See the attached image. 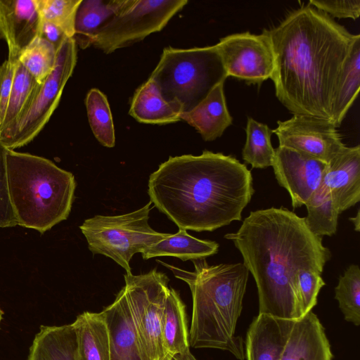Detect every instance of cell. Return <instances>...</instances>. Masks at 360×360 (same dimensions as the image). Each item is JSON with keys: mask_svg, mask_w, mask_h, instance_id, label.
I'll return each instance as SVG.
<instances>
[{"mask_svg": "<svg viewBox=\"0 0 360 360\" xmlns=\"http://www.w3.org/2000/svg\"><path fill=\"white\" fill-rule=\"evenodd\" d=\"M325 285L321 274L310 270L300 269L296 276V286L299 304L302 316L317 303V296Z\"/></svg>", "mask_w": 360, "mask_h": 360, "instance_id": "cell-34", "label": "cell"}, {"mask_svg": "<svg viewBox=\"0 0 360 360\" xmlns=\"http://www.w3.org/2000/svg\"><path fill=\"white\" fill-rule=\"evenodd\" d=\"M309 4L338 18L356 20L360 15V0H311Z\"/></svg>", "mask_w": 360, "mask_h": 360, "instance_id": "cell-36", "label": "cell"}, {"mask_svg": "<svg viewBox=\"0 0 360 360\" xmlns=\"http://www.w3.org/2000/svg\"><path fill=\"white\" fill-rule=\"evenodd\" d=\"M245 132L246 141L242 150L243 160L253 168L272 167L275 157V149L271 141L272 130L266 124L249 117Z\"/></svg>", "mask_w": 360, "mask_h": 360, "instance_id": "cell-29", "label": "cell"}, {"mask_svg": "<svg viewBox=\"0 0 360 360\" xmlns=\"http://www.w3.org/2000/svg\"><path fill=\"white\" fill-rule=\"evenodd\" d=\"M219 245L212 240H201L179 229L174 234L152 245L141 255L144 259L155 257H174L183 261L205 259L217 253Z\"/></svg>", "mask_w": 360, "mask_h": 360, "instance_id": "cell-24", "label": "cell"}, {"mask_svg": "<svg viewBox=\"0 0 360 360\" xmlns=\"http://www.w3.org/2000/svg\"><path fill=\"white\" fill-rule=\"evenodd\" d=\"M148 193L179 229L200 232L240 221L255 189L245 164L205 150L200 155L169 157L150 175Z\"/></svg>", "mask_w": 360, "mask_h": 360, "instance_id": "cell-3", "label": "cell"}, {"mask_svg": "<svg viewBox=\"0 0 360 360\" xmlns=\"http://www.w3.org/2000/svg\"><path fill=\"white\" fill-rule=\"evenodd\" d=\"M335 298L347 321L360 325V269L351 264L340 276L335 288Z\"/></svg>", "mask_w": 360, "mask_h": 360, "instance_id": "cell-32", "label": "cell"}, {"mask_svg": "<svg viewBox=\"0 0 360 360\" xmlns=\"http://www.w3.org/2000/svg\"><path fill=\"white\" fill-rule=\"evenodd\" d=\"M77 44L66 38L57 51L55 68L44 82L39 85L25 114L14 128L0 140L14 150L30 143L42 130L56 109L65 85L77 63Z\"/></svg>", "mask_w": 360, "mask_h": 360, "instance_id": "cell-10", "label": "cell"}, {"mask_svg": "<svg viewBox=\"0 0 360 360\" xmlns=\"http://www.w3.org/2000/svg\"><path fill=\"white\" fill-rule=\"evenodd\" d=\"M293 321L259 314L247 331V360H280Z\"/></svg>", "mask_w": 360, "mask_h": 360, "instance_id": "cell-17", "label": "cell"}, {"mask_svg": "<svg viewBox=\"0 0 360 360\" xmlns=\"http://www.w3.org/2000/svg\"><path fill=\"white\" fill-rule=\"evenodd\" d=\"M39 85L32 75L17 60L11 92L0 126V139L11 131L25 114Z\"/></svg>", "mask_w": 360, "mask_h": 360, "instance_id": "cell-26", "label": "cell"}, {"mask_svg": "<svg viewBox=\"0 0 360 360\" xmlns=\"http://www.w3.org/2000/svg\"><path fill=\"white\" fill-rule=\"evenodd\" d=\"M8 150L0 140V228L18 225L8 191L6 169Z\"/></svg>", "mask_w": 360, "mask_h": 360, "instance_id": "cell-35", "label": "cell"}, {"mask_svg": "<svg viewBox=\"0 0 360 360\" xmlns=\"http://www.w3.org/2000/svg\"><path fill=\"white\" fill-rule=\"evenodd\" d=\"M106 322L110 360H143L133 320L122 289L101 311Z\"/></svg>", "mask_w": 360, "mask_h": 360, "instance_id": "cell-18", "label": "cell"}, {"mask_svg": "<svg viewBox=\"0 0 360 360\" xmlns=\"http://www.w3.org/2000/svg\"><path fill=\"white\" fill-rule=\"evenodd\" d=\"M191 261L193 271L157 260L190 288L193 302L190 347L228 351L244 360L243 340L236 335V329L243 309L248 270L242 262L210 265L205 259Z\"/></svg>", "mask_w": 360, "mask_h": 360, "instance_id": "cell-4", "label": "cell"}, {"mask_svg": "<svg viewBox=\"0 0 360 360\" xmlns=\"http://www.w3.org/2000/svg\"><path fill=\"white\" fill-rule=\"evenodd\" d=\"M227 78L216 45L191 49H164L150 79L168 101L178 103L182 112L203 101Z\"/></svg>", "mask_w": 360, "mask_h": 360, "instance_id": "cell-6", "label": "cell"}, {"mask_svg": "<svg viewBox=\"0 0 360 360\" xmlns=\"http://www.w3.org/2000/svg\"><path fill=\"white\" fill-rule=\"evenodd\" d=\"M227 77H234L248 84H259L271 77L274 57L265 30L260 34L236 33L215 44Z\"/></svg>", "mask_w": 360, "mask_h": 360, "instance_id": "cell-11", "label": "cell"}, {"mask_svg": "<svg viewBox=\"0 0 360 360\" xmlns=\"http://www.w3.org/2000/svg\"><path fill=\"white\" fill-rule=\"evenodd\" d=\"M161 338L165 360L190 349L186 306L174 288H169L166 297Z\"/></svg>", "mask_w": 360, "mask_h": 360, "instance_id": "cell-21", "label": "cell"}, {"mask_svg": "<svg viewBox=\"0 0 360 360\" xmlns=\"http://www.w3.org/2000/svg\"><path fill=\"white\" fill-rule=\"evenodd\" d=\"M85 105L91 131L103 146L112 148L115 144V128L108 99L98 89L87 94Z\"/></svg>", "mask_w": 360, "mask_h": 360, "instance_id": "cell-30", "label": "cell"}, {"mask_svg": "<svg viewBox=\"0 0 360 360\" xmlns=\"http://www.w3.org/2000/svg\"><path fill=\"white\" fill-rule=\"evenodd\" d=\"M37 0H0V39L6 41L8 59L18 60L21 51L39 36Z\"/></svg>", "mask_w": 360, "mask_h": 360, "instance_id": "cell-14", "label": "cell"}, {"mask_svg": "<svg viewBox=\"0 0 360 360\" xmlns=\"http://www.w3.org/2000/svg\"><path fill=\"white\" fill-rule=\"evenodd\" d=\"M181 112L180 105L167 101L149 78L136 90L129 109V115L138 122L150 124L178 122Z\"/></svg>", "mask_w": 360, "mask_h": 360, "instance_id": "cell-20", "label": "cell"}, {"mask_svg": "<svg viewBox=\"0 0 360 360\" xmlns=\"http://www.w3.org/2000/svg\"><path fill=\"white\" fill-rule=\"evenodd\" d=\"M124 291L143 360H165L161 326L169 290L167 276L156 268L138 276L124 275Z\"/></svg>", "mask_w": 360, "mask_h": 360, "instance_id": "cell-8", "label": "cell"}, {"mask_svg": "<svg viewBox=\"0 0 360 360\" xmlns=\"http://www.w3.org/2000/svg\"><path fill=\"white\" fill-rule=\"evenodd\" d=\"M11 202L18 226L44 233L68 219L75 199L74 175L52 161L8 150Z\"/></svg>", "mask_w": 360, "mask_h": 360, "instance_id": "cell-5", "label": "cell"}, {"mask_svg": "<svg viewBox=\"0 0 360 360\" xmlns=\"http://www.w3.org/2000/svg\"><path fill=\"white\" fill-rule=\"evenodd\" d=\"M272 130L279 146L294 149L328 163L346 146L337 127L330 121L311 116L293 115L285 121H278Z\"/></svg>", "mask_w": 360, "mask_h": 360, "instance_id": "cell-12", "label": "cell"}, {"mask_svg": "<svg viewBox=\"0 0 360 360\" xmlns=\"http://www.w3.org/2000/svg\"><path fill=\"white\" fill-rule=\"evenodd\" d=\"M78 360H110L108 331L102 312L85 311L72 323Z\"/></svg>", "mask_w": 360, "mask_h": 360, "instance_id": "cell-22", "label": "cell"}, {"mask_svg": "<svg viewBox=\"0 0 360 360\" xmlns=\"http://www.w3.org/2000/svg\"><path fill=\"white\" fill-rule=\"evenodd\" d=\"M360 86V35L355 39L345 62L334 101L332 122L338 128L358 96Z\"/></svg>", "mask_w": 360, "mask_h": 360, "instance_id": "cell-27", "label": "cell"}, {"mask_svg": "<svg viewBox=\"0 0 360 360\" xmlns=\"http://www.w3.org/2000/svg\"><path fill=\"white\" fill-rule=\"evenodd\" d=\"M82 0H37L40 21L51 23L73 38L79 6Z\"/></svg>", "mask_w": 360, "mask_h": 360, "instance_id": "cell-33", "label": "cell"}, {"mask_svg": "<svg viewBox=\"0 0 360 360\" xmlns=\"http://www.w3.org/2000/svg\"><path fill=\"white\" fill-rule=\"evenodd\" d=\"M264 30L274 53L271 79L279 101L292 115L332 122L338 83L358 34L309 4Z\"/></svg>", "mask_w": 360, "mask_h": 360, "instance_id": "cell-1", "label": "cell"}, {"mask_svg": "<svg viewBox=\"0 0 360 360\" xmlns=\"http://www.w3.org/2000/svg\"><path fill=\"white\" fill-rule=\"evenodd\" d=\"M186 0H126L124 6L94 34L91 46L105 53L140 41L162 30Z\"/></svg>", "mask_w": 360, "mask_h": 360, "instance_id": "cell-9", "label": "cell"}, {"mask_svg": "<svg viewBox=\"0 0 360 360\" xmlns=\"http://www.w3.org/2000/svg\"><path fill=\"white\" fill-rule=\"evenodd\" d=\"M330 345L324 328L309 311L294 320L280 360H332Z\"/></svg>", "mask_w": 360, "mask_h": 360, "instance_id": "cell-16", "label": "cell"}, {"mask_svg": "<svg viewBox=\"0 0 360 360\" xmlns=\"http://www.w3.org/2000/svg\"><path fill=\"white\" fill-rule=\"evenodd\" d=\"M27 360H78L73 324L41 326Z\"/></svg>", "mask_w": 360, "mask_h": 360, "instance_id": "cell-23", "label": "cell"}, {"mask_svg": "<svg viewBox=\"0 0 360 360\" xmlns=\"http://www.w3.org/2000/svg\"><path fill=\"white\" fill-rule=\"evenodd\" d=\"M151 201L136 211L116 216L96 215L79 226L94 254L111 258L131 274L129 262L169 233L157 232L148 224Z\"/></svg>", "mask_w": 360, "mask_h": 360, "instance_id": "cell-7", "label": "cell"}, {"mask_svg": "<svg viewBox=\"0 0 360 360\" xmlns=\"http://www.w3.org/2000/svg\"><path fill=\"white\" fill-rule=\"evenodd\" d=\"M305 223L317 236H331L337 231L339 211L328 189L323 185L314 192L306 204Z\"/></svg>", "mask_w": 360, "mask_h": 360, "instance_id": "cell-28", "label": "cell"}, {"mask_svg": "<svg viewBox=\"0 0 360 360\" xmlns=\"http://www.w3.org/2000/svg\"><path fill=\"white\" fill-rule=\"evenodd\" d=\"M224 238L233 243L255 281L259 314L289 320L301 318L298 271L321 274L331 258L322 237L309 231L304 217L284 207L252 211L236 232Z\"/></svg>", "mask_w": 360, "mask_h": 360, "instance_id": "cell-2", "label": "cell"}, {"mask_svg": "<svg viewBox=\"0 0 360 360\" xmlns=\"http://www.w3.org/2000/svg\"><path fill=\"white\" fill-rule=\"evenodd\" d=\"M126 0H82L78 7L73 39L81 49L91 46L94 34L124 6Z\"/></svg>", "mask_w": 360, "mask_h": 360, "instance_id": "cell-25", "label": "cell"}, {"mask_svg": "<svg viewBox=\"0 0 360 360\" xmlns=\"http://www.w3.org/2000/svg\"><path fill=\"white\" fill-rule=\"evenodd\" d=\"M57 51L51 43L37 36L21 51L18 60L41 84L54 70Z\"/></svg>", "mask_w": 360, "mask_h": 360, "instance_id": "cell-31", "label": "cell"}, {"mask_svg": "<svg viewBox=\"0 0 360 360\" xmlns=\"http://www.w3.org/2000/svg\"><path fill=\"white\" fill-rule=\"evenodd\" d=\"M326 187L339 213L360 200V146H345L328 164L321 184Z\"/></svg>", "mask_w": 360, "mask_h": 360, "instance_id": "cell-15", "label": "cell"}, {"mask_svg": "<svg viewBox=\"0 0 360 360\" xmlns=\"http://www.w3.org/2000/svg\"><path fill=\"white\" fill-rule=\"evenodd\" d=\"M39 36L51 43L58 50L63 41L68 38L59 28L55 25L40 21Z\"/></svg>", "mask_w": 360, "mask_h": 360, "instance_id": "cell-38", "label": "cell"}, {"mask_svg": "<svg viewBox=\"0 0 360 360\" xmlns=\"http://www.w3.org/2000/svg\"><path fill=\"white\" fill-rule=\"evenodd\" d=\"M170 360H197L190 349L174 355Z\"/></svg>", "mask_w": 360, "mask_h": 360, "instance_id": "cell-39", "label": "cell"}, {"mask_svg": "<svg viewBox=\"0 0 360 360\" xmlns=\"http://www.w3.org/2000/svg\"><path fill=\"white\" fill-rule=\"evenodd\" d=\"M327 164L290 148L275 149L274 175L288 192L293 208L304 205L320 187Z\"/></svg>", "mask_w": 360, "mask_h": 360, "instance_id": "cell-13", "label": "cell"}, {"mask_svg": "<svg viewBox=\"0 0 360 360\" xmlns=\"http://www.w3.org/2000/svg\"><path fill=\"white\" fill-rule=\"evenodd\" d=\"M3 315H4V312L1 310V309L0 308V327H1V321H2V319H3Z\"/></svg>", "mask_w": 360, "mask_h": 360, "instance_id": "cell-41", "label": "cell"}, {"mask_svg": "<svg viewBox=\"0 0 360 360\" xmlns=\"http://www.w3.org/2000/svg\"><path fill=\"white\" fill-rule=\"evenodd\" d=\"M349 220L354 226V230L357 232L360 231V210L358 209L356 216L349 218Z\"/></svg>", "mask_w": 360, "mask_h": 360, "instance_id": "cell-40", "label": "cell"}, {"mask_svg": "<svg viewBox=\"0 0 360 360\" xmlns=\"http://www.w3.org/2000/svg\"><path fill=\"white\" fill-rule=\"evenodd\" d=\"M224 82L217 84L198 105L181 112V120L193 127L205 141L220 137L232 124L224 93Z\"/></svg>", "mask_w": 360, "mask_h": 360, "instance_id": "cell-19", "label": "cell"}, {"mask_svg": "<svg viewBox=\"0 0 360 360\" xmlns=\"http://www.w3.org/2000/svg\"><path fill=\"white\" fill-rule=\"evenodd\" d=\"M17 60L7 58L0 66V126L3 122L11 92Z\"/></svg>", "mask_w": 360, "mask_h": 360, "instance_id": "cell-37", "label": "cell"}]
</instances>
